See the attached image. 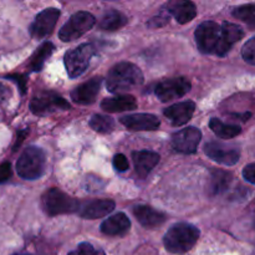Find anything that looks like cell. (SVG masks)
<instances>
[{
    "label": "cell",
    "mask_w": 255,
    "mask_h": 255,
    "mask_svg": "<svg viewBox=\"0 0 255 255\" xmlns=\"http://www.w3.org/2000/svg\"><path fill=\"white\" fill-rule=\"evenodd\" d=\"M112 164H114V168L116 169L117 172H126L128 169L129 164L128 161H127L126 156L122 153L116 154L114 157V161H112Z\"/></svg>",
    "instance_id": "30"
},
{
    "label": "cell",
    "mask_w": 255,
    "mask_h": 255,
    "mask_svg": "<svg viewBox=\"0 0 255 255\" xmlns=\"http://www.w3.org/2000/svg\"><path fill=\"white\" fill-rule=\"evenodd\" d=\"M191 81L186 77H174L163 80L154 89V94L162 102H169L172 100L181 99L191 90Z\"/></svg>",
    "instance_id": "9"
},
{
    "label": "cell",
    "mask_w": 255,
    "mask_h": 255,
    "mask_svg": "<svg viewBox=\"0 0 255 255\" xmlns=\"http://www.w3.org/2000/svg\"><path fill=\"white\" fill-rule=\"evenodd\" d=\"M132 159H133L136 173L141 178H146L151 173L152 169L158 164L159 154L154 151L143 149V151L133 152L132 153Z\"/></svg>",
    "instance_id": "18"
},
{
    "label": "cell",
    "mask_w": 255,
    "mask_h": 255,
    "mask_svg": "<svg viewBox=\"0 0 255 255\" xmlns=\"http://www.w3.org/2000/svg\"><path fill=\"white\" fill-rule=\"evenodd\" d=\"M15 255H31V254H15Z\"/></svg>",
    "instance_id": "35"
},
{
    "label": "cell",
    "mask_w": 255,
    "mask_h": 255,
    "mask_svg": "<svg viewBox=\"0 0 255 255\" xmlns=\"http://www.w3.org/2000/svg\"><path fill=\"white\" fill-rule=\"evenodd\" d=\"M41 206L45 213L50 217L80 212L81 204L76 198H72L61 189L50 188L42 194Z\"/></svg>",
    "instance_id": "5"
},
{
    "label": "cell",
    "mask_w": 255,
    "mask_h": 255,
    "mask_svg": "<svg viewBox=\"0 0 255 255\" xmlns=\"http://www.w3.org/2000/svg\"><path fill=\"white\" fill-rule=\"evenodd\" d=\"M253 255H255V252H254V254H253Z\"/></svg>",
    "instance_id": "37"
},
{
    "label": "cell",
    "mask_w": 255,
    "mask_h": 255,
    "mask_svg": "<svg viewBox=\"0 0 255 255\" xmlns=\"http://www.w3.org/2000/svg\"><path fill=\"white\" fill-rule=\"evenodd\" d=\"M127 17L119 10L111 9L101 17L99 22V27L105 31H116L127 24Z\"/></svg>",
    "instance_id": "23"
},
{
    "label": "cell",
    "mask_w": 255,
    "mask_h": 255,
    "mask_svg": "<svg viewBox=\"0 0 255 255\" xmlns=\"http://www.w3.org/2000/svg\"><path fill=\"white\" fill-rule=\"evenodd\" d=\"M120 122L131 131H156L161 126L158 117L151 114H132L122 116Z\"/></svg>",
    "instance_id": "13"
},
{
    "label": "cell",
    "mask_w": 255,
    "mask_h": 255,
    "mask_svg": "<svg viewBox=\"0 0 255 255\" xmlns=\"http://www.w3.org/2000/svg\"><path fill=\"white\" fill-rule=\"evenodd\" d=\"M131 228V221L125 213H116L101 223V232L110 237L125 236Z\"/></svg>",
    "instance_id": "20"
},
{
    "label": "cell",
    "mask_w": 255,
    "mask_h": 255,
    "mask_svg": "<svg viewBox=\"0 0 255 255\" xmlns=\"http://www.w3.org/2000/svg\"><path fill=\"white\" fill-rule=\"evenodd\" d=\"M90 127L99 133H109L115 128V120L104 115H94L90 120Z\"/></svg>",
    "instance_id": "26"
},
{
    "label": "cell",
    "mask_w": 255,
    "mask_h": 255,
    "mask_svg": "<svg viewBox=\"0 0 255 255\" xmlns=\"http://www.w3.org/2000/svg\"><path fill=\"white\" fill-rule=\"evenodd\" d=\"M132 212H133V216L136 217L138 223L142 227L148 229L162 226L167 219V216L164 213L156 211V209L149 206H143V204L134 206Z\"/></svg>",
    "instance_id": "17"
},
{
    "label": "cell",
    "mask_w": 255,
    "mask_h": 255,
    "mask_svg": "<svg viewBox=\"0 0 255 255\" xmlns=\"http://www.w3.org/2000/svg\"><path fill=\"white\" fill-rule=\"evenodd\" d=\"M232 14H233L234 17L242 20V21L255 24V4H247L234 7Z\"/></svg>",
    "instance_id": "27"
},
{
    "label": "cell",
    "mask_w": 255,
    "mask_h": 255,
    "mask_svg": "<svg viewBox=\"0 0 255 255\" xmlns=\"http://www.w3.org/2000/svg\"><path fill=\"white\" fill-rule=\"evenodd\" d=\"M101 77H92L89 81L84 82L80 86L75 87L71 91V99L75 104L90 105L94 104L101 89Z\"/></svg>",
    "instance_id": "14"
},
{
    "label": "cell",
    "mask_w": 255,
    "mask_h": 255,
    "mask_svg": "<svg viewBox=\"0 0 255 255\" xmlns=\"http://www.w3.org/2000/svg\"><path fill=\"white\" fill-rule=\"evenodd\" d=\"M70 104L54 91H41L30 101V110L36 116H46L56 111H66Z\"/></svg>",
    "instance_id": "7"
},
{
    "label": "cell",
    "mask_w": 255,
    "mask_h": 255,
    "mask_svg": "<svg viewBox=\"0 0 255 255\" xmlns=\"http://www.w3.org/2000/svg\"><path fill=\"white\" fill-rule=\"evenodd\" d=\"M201 232L189 223H178L168 229L163 237V244L167 252L172 254H184L191 251L198 242Z\"/></svg>",
    "instance_id": "3"
},
{
    "label": "cell",
    "mask_w": 255,
    "mask_h": 255,
    "mask_svg": "<svg viewBox=\"0 0 255 255\" xmlns=\"http://www.w3.org/2000/svg\"><path fill=\"white\" fill-rule=\"evenodd\" d=\"M209 127L218 137L223 139H229L241 134L242 128L237 125H227L218 119H212L209 121Z\"/></svg>",
    "instance_id": "25"
},
{
    "label": "cell",
    "mask_w": 255,
    "mask_h": 255,
    "mask_svg": "<svg viewBox=\"0 0 255 255\" xmlns=\"http://www.w3.org/2000/svg\"><path fill=\"white\" fill-rule=\"evenodd\" d=\"M196 42L202 54L226 56L234 44L243 39L244 30L239 25L224 21H204L197 27Z\"/></svg>",
    "instance_id": "1"
},
{
    "label": "cell",
    "mask_w": 255,
    "mask_h": 255,
    "mask_svg": "<svg viewBox=\"0 0 255 255\" xmlns=\"http://www.w3.org/2000/svg\"><path fill=\"white\" fill-rule=\"evenodd\" d=\"M168 21H169V16H166V15L161 14L159 16H154V17H152L151 20H148V22H147V26L152 27V29H156V27L164 26V25H166Z\"/></svg>",
    "instance_id": "32"
},
{
    "label": "cell",
    "mask_w": 255,
    "mask_h": 255,
    "mask_svg": "<svg viewBox=\"0 0 255 255\" xmlns=\"http://www.w3.org/2000/svg\"><path fill=\"white\" fill-rule=\"evenodd\" d=\"M166 10L164 12H168L177 20L178 24H187L192 21L197 16V6L194 2L188 1V0H176L166 4Z\"/></svg>",
    "instance_id": "15"
},
{
    "label": "cell",
    "mask_w": 255,
    "mask_h": 255,
    "mask_svg": "<svg viewBox=\"0 0 255 255\" xmlns=\"http://www.w3.org/2000/svg\"><path fill=\"white\" fill-rule=\"evenodd\" d=\"M11 174H12V169H11V164H10L9 162H4V163L0 164V184L9 181Z\"/></svg>",
    "instance_id": "31"
},
{
    "label": "cell",
    "mask_w": 255,
    "mask_h": 255,
    "mask_svg": "<svg viewBox=\"0 0 255 255\" xmlns=\"http://www.w3.org/2000/svg\"><path fill=\"white\" fill-rule=\"evenodd\" d=\"M143 82V74L132 62H119L115 65L106 77V87L112 94L129 91Z\"/></svg>",
    "instance_id": "2"
},
{
    "label": "cell",
    "mask_w": 255,
    "mask_h": 255,
    "mask_svg": "<svg viewBox=\"0 0 255 255\" xmlns=\"http://www.w3.org/2000/svg\"><path fill=\"white\" fill-rule=\"evenodd\" d=\"M254 227H255V221H254Z\"/></svg>",
    "instance_id": "36"
},
{
    "label": "cell",
    "mask_w": 255,
    "mask_h": 255,
    "mask_svg": "<svg viewBox=\"0 0 255 255\" xmlns=\"http://www.w3.org/2000/svg\"><path fill=\"white\" fill-rule=\"evenodd\" d=\"M59 17L60 10L56 7H49L39 12L32 24L30 25L29 31L31 37L40 40L51 34Z\"/></svg>",
    "instance_id": "10"
},
{
    "label": "cell",
    "mask_w": 255,
    "mask_h": 255,
    "mask_svg": "<svg viewBox=\"0 0 255 255\" xmlns=\"http://www.w3.org/2000/svg\"><path fill=\"white\" fill-rule=\"evenodd\" d=\"M67 255H106L102 249L95 248L92 244L90 243H81L79 244L75 251L70 252Z\"/></svg>",
    "instance_id": "29"
},
{
    "label": "cell",
    "mask_w": 255,
    "mask_h": 255,
    "mask_svg": "<svg viewBox=\"0 0 255 255\" xmlns=\"http://www.w3.org/2000/svg\"><path fill=\"white\" fill-rule=\"evenodd\" d=\"M97 54V47L94 44H81L65 54L64 64L67 75L71 79L81 76L89 67L92 57Z\"/></svg>",
    "instance_id": "6"
},
{
    "label": "cell",
    "mask_w": 255,
    "mask_h": 255,
    "mask_svg": "<svg viewBox=\"0 0 255 255\" xmlns=\"http://www.w3.org/2000/svg\"><path fill=\"white\" fill-rule=\"evenodd\" d=\"M10 97H11V90H10V87L0 84V105L6 102Z\"/></svg>",
    "instance_id": "34"
},
{
    "label": "cell",
    "mask_w": 255,
    "mask_h": 255,
    "mask_svg": "<svg viewBox=\"0 0 255 255\" xmlns=\"http://www.w3.org/2000/svg\"><path fill=\"white\" fill-rule=\"evenodd\" d=\"M233 176L231 172L223 169H212L211 179H209L208 191L212 196H219L227 192L231 187Z\"/></svg>",
    "instance_id": "22"
},
{
    "label": "cell",
    "mask_w": 255,
    "mask_h": 255,
    "mask_svg": "<svg viewBox=\"0 0 255 255\" xmlns=\"http://www.w3.org/2000/svg\"><path fill=\"white\" fill-rule=\"evenodd\" d=\"M196 110V104L193 101H183L167 107L163 115L171 121L173 126H182L192 119Z\"/></svg>",
    "instance_id": "16"
},
{
    "label": "cell",
    "mask_w": 255,
    "mask_h": 255,
    "mask_svg": "<svg viewBox=\"0 0 255 255\" xmlns=\"http://www.w3.org/2000/svg\"><path fill=\"white\" fill-rule=\"evenodd\" d=\"M46 168V154L44 149L30 146L22 151L16 162V172L19 177L26 181H35L44 174Z\"/></svg>",
    "instance_id": "4"
},
{
    "label": "cell",
    "mask_w": 255,
    "mask_h": 255,
    "mask_svg": "<svg viewBox=\"0 0 255 255\" xmlns=\"http://www.w3.org/2000/svg\"><path fill=\"white\" fill-rule=\"evenodd\" d=\"M96 22V19L92 14L87 11H79L75 12L69 21L60 29L59 37L65 42L74 41L79 39L82 35L86 34L89 30L92 29V26Z\"/></svg>",
    "instance_id": "8"
},
{
    "label": "cell",
    "mask_w": 255,
    "mask_h": 255,
    "mask_svg": "<svg viewBox=\"0 0 255 255\" xmlns=\"http://www.w3.org/2000/svg\"><path fill=\"white\" fill-rule=\"evenodd\" d=\"M201 139V129L196 128V127H187V128L176 132L172 136V146L179 153L192 154L197 151Z\"/></svg>",
    "instance_id": "11"
},
{
    "label": "cell",
    "mask_w": 255,
    "mask_h": 255,
    "mask_svg": "<svg viewBox=\"0 0 255 255\" xmlns=\"http://www.w3.org/2000/svg\"><path fill=\"white\" fill-rule=\"evenodd\" d=\"M116 207L112 199H95L85 203L80 208V216L85 219H97L106 217Z\"/></svg>",
    "instance_id": "19"
},
{
    "label": "cell",
    "mask_w": 255,
    "mask_h": 255,
    "mask_svg": "<svg viewBox=\"0 0 255 255\" xmlns=\"http://www.w3.org/2000/svg\"><path fill=\"white\" fill-rule=\"evenodd\" d=\"M204 153L214 162H218L219 164H224V166H234L238 163L241 158V152L238 148L216 141L206 143Z\"/></svg>",
    "instance_id": "12"
},
{
    "label": "cell",
    "mask_w": 255,
    "mask_h": 255,
    "mask_svg": "<svg viewBox=\"0 0 255 255\" xmlns=\"http://www.w3.org/2000/svg\"><path fill=\"white\" fill-rule=\"evenodd\" d=\"M243 177L249 183L255 184V163H251L246 166V168L243 169Z\"/></svg>",
    "instance_id": "33"
},
{
    "label": "cell",
    "mask_w": 255,
    "mask_h": 255,
    "mask_svg": "<svg viewBox=\"0 0 255 255\" xmlns=\"http://www.w3.org/2000/svg\"><path fill=\"white\" fill-rule=\"evenodd\" d=\"M54 50L55 46L50 41H45L44 44L40 45L36 49V51H35L34 54H32V56L30 57L29 69L34 72L41 71L42 67H44L45 61L51 56Z\"/></svg>",
    "instance_id": "24"
},
{
    "label": "cell",
    "mask_w": 255,
    "mask_h": 255,
    "mask_svg": "<svg viewBox=\"0 0 255 255\" xmlns=\"http://www.w3.org/2000/svg\"><path fill=\"white\" fill-rule=\"evenodd\" d=\"M101 109L106 112H124L137 109V102L133 96L120 95L116 97H109L101 102Z\"/></svg>",
    "instance_id": "21"
},
{
    "label": "cell",
    "mask_w": 255,
    "mask_h": 255,
    "mask_svg": "<svg viewBox=\"0 0 255 255\" xmlns=\"http://www.w3.org/2000/svg\"><path fill=\"white\" fill-rule=\"evenodd\" d=\"M242 57L249 65L255 66V36L249 39L242 49Z\"/></svg>",
    "instance_id": "28"
}]
</instances>
